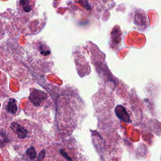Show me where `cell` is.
Segmentation results:
<instances>
[{
	"mask_svg": "<svg viewBox=\"0 0 161 161\" xmlns=\"http://www.w3.org/2000/svg\"><path fill=\"white\" fill-rule=\"evenodd\" d=\"M115 111L117 116H118L120 119L122 120L125 121H127V122H128L130 121L129 115H128L127 112L126 111V110L125 109V108L123 106L120 105L117 106L115 109Z\"/></svg>",
	"mask_w": 161,
	"mask_h": 161,
	"instance_id": "cell-3",
	"label": "cell"
},
{
	"mask_svg": "<svg viewBox=\"0 0 161 161\" xmlns=\"http://www.w3.org/2000/svg\"><path fill=\"white\" fill-rule=\"evenodd\" d=\"M47 98V94L37 89H33L31 91L30 95L29 96V99L31 102L35 106H39L41 102Z\"/></svg>",
	"mask_w": 161,
	"mask_h": 161,
	"instance_id": "cell-1",
	"label": "cell"
},
{
	"mask_svg": "<svg viewBox=\"0 0 161 161\" xmlns=\"http://www.w3.org/2000/svg\"><path fill=\"white\" fill-rule=\"evenodd\" d=\"M45 150H42L40 152V153L38 154L36 161H43L45 159Z\"/></svg>",
	"mask_w": 161,
	"mask_h": 161,
	"instance_id": "cell-6",
	"label": "cell"
},
{
	"mask_svg": "<svg viewBox=\"0 0 161 161\" xmlns=\"http://www.w3.org/2000/svg\"><path fill=\"white\" fill-rule=\"evenodd\" d=\"M23 10H25V11L29 12V11H31V10H32V6H30V5H27L25 6H23Z\"/></svg>",
	"mask_w": 161,
	"mask_h": 161,
	"instance_id": "cell-8",
	"label": "cell"
},
{
	"mask_svg": "<svg viewBox=\"0 0 161 161\" xmlns=\"http://www.w3.org/2000/svg\"><path fill=\"white\" fill-rule=\"evenodd\" d=\"M26 154L29 157L30 159L31 160H34L37 157V152L35 149L34 147L33 146L28 148L27 150L26 151Z\"/></svg>",
	"mask_w": 161,
	"mask_h": 161,
	"instance_id": "cell-5",
	"label": "cell"
},
{
	"mask_svg": "<svg viewBox=\"0 0 161 161\" xmlns=\"http://www.w3.org/2000/svg\"><path fill=\"white\" fill-rule=\"evenodd\" d=\"M6 111L8 113H10L11 114H15L18 110V106H17L16 102L15 99H11L10 101L8 102L6 106Z\"/></svg>",
	"mask_w": 161,
	"mask_h": 161,
	"instance_id": "cell-4",
	"label": "cell"
},
{
	"mask_svg": "<svg viewBox=\"0 0 161 161\" xmlns=\"http://www.w3.org/2000/svg\"><path fill=\"white\" fill-rule=\"evenodd\" d=\"M11 128L20 138H25L27 137L28 130L19 123L13 122L11 125Z\"/></svg>",
	"mask_w": 161,
	"mask_h": 161,
	"instance_id": "cell-2",
	"label": "cell"
},
{
	"mask_svg": "<svg viewBox=\"0 0 161 161\" xmlns=\"http://www.w3.org/2000/svg\"><path fill=\"white\" fill-rule=\"evenodd\" d=\"M59 152H60V154H61V155H62V156H63L65 159H67V160L72 161V159L70 157H69V156L68 155V154H67L66 152L64 151V149H60V150H59Z\"/></svg>",
	"mask_w": 161,
	"mask_h": 161,
	"instance_id": "cell-7",
	"label": "cell"
},
{
	"mask_svg": "<svg viewBox=\"0 0 161 161\" xmlns=\"http://www.w3.org/2000/svg\"><path fill=\"white\" fill-rule=\"evenodd\" d=\"M20 3L21 5H22L23 6H25V5H28L29 1H24V0H23V1H20Z\"/></svg>",
	"mask_w": 161,
	"mask_h": 161,
	"instance_id": "cell-9",
	"label": "cell"
}]
</instances>
